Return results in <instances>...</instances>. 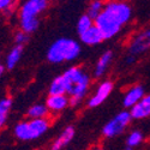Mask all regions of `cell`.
I'll use <instances>...</instances> for the list:
<instances>
[{
	"mask_svg": "<svg viewBox=\"0 0 150 150\" xmlns=\"http://www.w3.org/2000/svg\"><path fill=\"white\" fill-rule=\"evenodd\" d=\"M49 113V109L47 108L46 103H36L34 106H31L28 112H27V115L28 118H47Z\"/></svg>",
	"mask_w": 150,
	"mask_h": 150,
	"instance_id": "18",
	"label": "cell"
},
{
	"mask_svg": "<svg viewBox=\"0 0 150 150\" xmlns=\"http://www.w3.org/2000/svg\"><path fill=\"white\" fill-rule=\"evenodd\" d=\"M79 36H81V41L86 46H96V45H100L103 40H106L102 31L95 24L91 25L88 30L79 34Z\"/></svg>",
	"mask_w": 150,
	"mask_h": 150,
	"instance_id": "11",
	"label": "cell"
},
{
	"mask_svg": "<svg viewBox=\"0 0 150 150\" xmlns=\"http://www.w3.org/2000/svg\"><path fill=\"white\" fill-rule=\"evenodd\" d=\"M15 41H16L17 45L23 46L24 43H27V42L29 41V34L25 33V31H23V30L18 31V33L15 35Z\"/></svg>",
	"mask_w": 150,
	"mask_h": 150,
	"instance_id": "22",
	"label": "cell"
},
{
	"mask_svg": "<svg viewBox=\"0 0 150 150\" xmlns=\"http://www.w3.org/2000/svg\"><path fill=\"white\" fill-rule=\"evenodd\" d=\"M150 49V29H145L137 34L129 45L130 54L137 57Z\"/></svg>",
	"mask_w": 150,
	"mask_h": 150,
	"instance_id": "7",
	"label": "cell"
},
{
	"mask_svg": "<svg viewBox=\"0 0 150 150\" xmlns=\"http://www.w3.org/2000/svg\"><path fill=\"white\" fill-rule=\"evenodd\" d=\"M11 107H12L11 98H3L1 101H0V129L6 125Z\"/></svg>",
	"mask_w": 150,
	"mask_h": 150,
	"instance_id": "17",
	"label": "cell"
},
{
	"mask_svg": "<svg viewBox=\"0 0 150 150\" xmlns=\"http://www.w3.org/2000/svg\"><path fill=\"white\" fill-rule=\"evenodd\" d=\"M4 72H5V66L0 64V77H1L3 74H4Z\"/></svg>",
	"mask_w": 150,
	"mask_h": 150,
	"instance_id": "24",
	"label": "cell"
},
{
	"mask_svg": "<svg viewBox=\"0 0 150 150\" xmlns=\"http://www.w3.org/2000/svg\"><path fill=\"white\" fill-rule=\"evenodd\" d=\"M22 53H23V46L17 45L12 48L6 57V67L10 70L15 69L22 58Z\"/></svg>",
	"mask_w": 150,
	"mask_h": 150,
	"instance_id": "15",
	"label": "cell"
},
{
	"mask_svg": "<svg viewBox=\"0 0 150 150\" xmlns=\"http://www.w3.org/2000/svg\"><path fill=\"white\" fill-rule=\"evenodd\" d=\"M74 137V129L72 126H67L66 129H64V131H62L58 138L53 142L52 144V149L53 150H60L62 148H65Z\"/></svg>",
	"mask_w": 150,
	"mask_h": 150,
	"instance_id": "14",
	"label": "cell"
},
{
	"mask_svg": "<svg viewBox=\"0 0 150 150\" xmlns=\"http://www.w3.org/2000/svg\"><path fill=\"white\" fill-rule=\"evenodd\" d=\"M132 119L131 112L122 110L118 113L113 119H110L102 129V134L106 138H114V137L121 134L126 127L130 125Z\"/></svg>",
	"mask_w": 150,
	"mask_h": 150,
	"instance_id": "6",
	"label": "cell"
},
{
	"mask_svg": "<svg viewBox=\"0 0 150 150\" xmlns=\"http://www.w3.org/2000/svg\"><path fill=\"white\" fill-rule=\"evenodd\" d=\"M144 95L145 94H144V89H143L142 85H134V86H132V88H130L126 91V94H125V96H124V100H122L124 107H126V108L133 107Z\"/></svg>",
	"mask_w": 150,
	"mask_h": 150,
	"instance_id": "12",
	"label": "cell"
},
{
	"mask_svg": "<svg viewBox=\"0 0 150 150\" xmlns=\"http://www.w3.org/2000/svg\"><path fill=\"white\" fill-rule=\"evenodd\" d=\"M143 142V133L139 130L132 131L126 138V148L127 149H133L139 146Z\"/></svg>",
	"mask_w": 150,
	"mask_h": 150,
	"instance_id": "19",
	"label": "cell"
},
{
	"mask_svg": "<svg viewBox=\"0 0 150 150\" xmlns=\"http://www.w3.org/2000/svg\"><path fill=\"white\" fill-rule=\"evenodd\" d=\"M49 129L48 118H29L15 126V136L19 141L30 142L42 137Z\"/></svg>",
	"mask_w": 150,
	"mask_h": 150,
	"instance_id": "5",
	"label": "cell"
},
{
	"mask_svg": "<svg viewBox=\"0 0 150 150\" xmlns=\"http://www.w3.org/2000/svg\"><path fill=\"white\" fill-rule=\"evenodd\" d=\"M112 90H113V83L110 81H105L97 86L95 93L89 97L88 100V107L89 108H96L100 105H102L107 97L110 95Z\"/></svg>",
	"mask_w": 150,
	"mask_h": 150,
	"instance_id": "8",
	"label": "cell"
},
{
	"mask_svg": "<svg viewBox=\"0 0 150 150\" xmlns=\"http://www.w3.org/2000/svg\"><path fill=\"white\" fill-rule=\"evenodd\" d=\"M132 18V8L124 0H109L103 11L95 18V25L102 31L105 39H113Z\"/></svg>",
	"mask_w": 150,
	"mask_h": 150,
	"instance_id": "1",
	"label": "cell"
},
{
	"mask_svg": "<svg viewBox=\"0 0 150 150\" xmlns=\"http://www.w3.org/2000/svg\"><path fill=\"white\" fill-rule=\"evenodd\" d=\"M103 7H105V3L102 0H93V1H90V4L88 5L86 15H89L95 21V18L103 11Z\"/></svg>",
	"mask_w": 150,
	"mask_h": 150,
	"instance_id": "20",
	"label": "cell"
},
{
	"mask_svg": "<svg viewBox=\"0 0 150 150\" xmlns=\"http://www.w3.org/2000/svg\"><path fill=\"white\" fill-rule=\"evenodd\" d=\"M70 105L67 94H49L46 100V106L51 113H60Z\"/></svg>",
	"mask_w": 150,
	"mask_h": 150,
	"instance_id": "9",
	"label": "cell"
},
{
	"mask_svg": "<svg viewBox=\"0 0 150 150\" xmlns=\"http://www.w3.org/2000/svg\"><path fill=\"white\" fill-rule=\"evenodd\" d=\"M16 3V0H0V12L8 11L13 4Z\"/></svg>",
	"mask_w": 150,
	"mask_h": 150,
	"instance_id": "23",
	"label": "cell"
},
{
	"mask_svg": "<svg viewBox=\"0 0 150 150\" xmlns=\"http://www.w3.org/2000/svg\"><path fill=\"white\" fill-rule=\"evenodd\" d=\"M132 119L142 120L150 117V94L144 95L133 107L130 108Z\"/></svg>",
	"mask_w": 150,
	"mask_h": 150,
	"instance_id": "10",
	"label": "cell"
},
{
	"mask_svg": "<svg viewBox=\"0 0 150 150\" xmlns=\"http://www.w3.org/2000/svg\"><path fill=\"white\" fill-rule=\"evenodd\" d=\"M81 54V46L69 37H61L54 41L47 51V59L53 64H61L76 60Z\"/></svg>",
	"mask_w": 150,
	"mask_h": 150,
	"instance_id": "4",
	"label": "cell"
},
{
	"mask_svg": "<svg viewBox=\"0 0 150 150\" xmlns=\"http://www.w3.org/2000/svg\"><path fill=\"white\" fill-rule=\"evenodd\" d=\"M49 0H24L19 8L21 30L33 34L39 29V16L47 10Z\"/></svg>",
	"mask_w": 150,
	"mask_h": 150,
	"instance_id": "3",
	"label": "cell"
},
{
	"mask_svg": "<svg viewBox=\"0 0 150 150\" xmlns=\"http://www.w3.org/2000/svg\"><path fill=\"white\" fill-rule=\"evenodd\" d=\"M62 76L66 82V94L70 97V105L73 107L78 106L88 94L90 85L89 74L77 66H72L62 73Z\"/></svg>",
	"mask_w": 150,
	"mask_h": 150,
	"instance_id": "2",
	"label": "cell"
},
{
	"mask_svg": "<svg viewBox=\"0 0 150 150\" xmlns=\"http://www.w3.org/2000/svg\"><path fill=\"white\" fill-rule=\"evenodd\" d=\"M95 24V21L89 16V15H83L79 19H78V22H77V33L78 34H82V33H84L85 30H88L91 25H94Z\"/></svg>",
	"mask_w": 150,
	"mask_h": 150,
	"instance_id": "21",
	"label": "cell"
},
{
	"mask_svg": "<svg viewBox=\"0 0 150 150\" xmlns=\"http://www.w3.org/2000/svg\"><path fill=\"white\" fill-rule=\"evenodd\" d=\"M67 88H66V82L64 76H58L55 77L51 85H49V94H66Z\"/></svg>",
	"mask_w": 150,
	"mask_h": 150,
	"instance_id": "16",
	"label": "cell"
},
{
	"mask_svg": "<svg viewBox=\"0 0 150 150\" xmlns=\"http://www.w3.org/2000/svg\"><path fill=\"white\" fill-rule=\"evenodd\" d=\"M112 60H113V53H112L110 51L105 52L101 57L98 58V60L96 61V65L94 67V76L96 78L102 77L103 74L107 72L108 67L112 64Z\"/></svg>",
	"mask_w": 150,
	"mask_h": 150,
	"instance_id": "13",
	"label": "cell"
}]
</instances>
